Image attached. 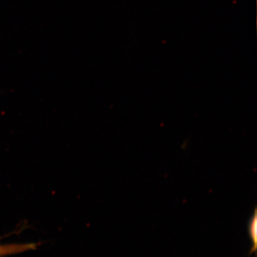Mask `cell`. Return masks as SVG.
Returning <instances> with one entry per match:
<instances>
[{
	"mask_svg": "<svg viewBox=\"0 0 257 257\" xmlns=\"http://www.w3.org/2000/svg\"><path fill=\"white\" fill-rule=\"evenodd\" d=\"M256 211L255 209L253 215L250 219L248 222V234H249L250 239L252 243V248H251V253L254 252L256 249V240H257V222H256Z\"/></svg>",
	"mask_w": 257,
	"mask_h": 257,
	"instance_id": "cell-1",
	"label": "cell"
},
{
	"mask_svg": "<svg viewBox=\"0 0 257 257\" xmlns=\"http://www.w3.org/2000/svg\"><path fill=\"white\" fill-rule=\"evenodd\" d=\"M12 251V249H8V250H7L6 248H5V249H3V248H0V254H1V253H7L8 252V251Z\"/></svg>",
	"mask_w": 257,
	"mask_h": 257,
	"instance_id": "cell-2",
	"label": "cell"
}]
</instances>
